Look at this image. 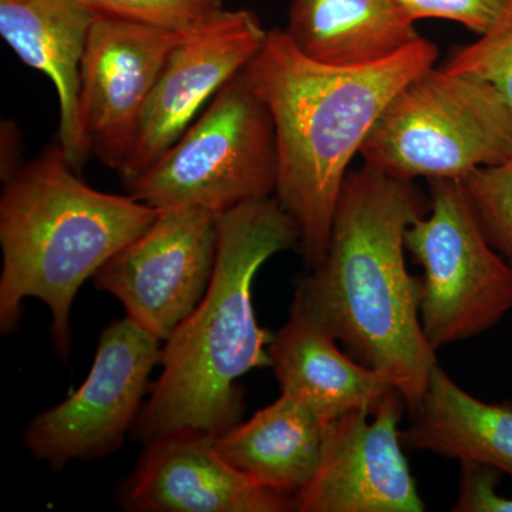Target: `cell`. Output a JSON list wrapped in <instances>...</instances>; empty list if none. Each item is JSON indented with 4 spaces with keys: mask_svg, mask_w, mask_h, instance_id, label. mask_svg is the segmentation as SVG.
Wrapping results in <instances>:
<instances>
[{
    "mask_svg": "<svg viewBox=\"0 0 512 512\" xmlns=\"http://www.w3.org/2000/svg\"><path fill=\"white\" fill-rule=\"evenodd\" d=\"M430 207L414 181L350 170L325 258L295 293L353 359L389 377L412 413L439 363L421 328L420 279L406 266L407 229Z\"/></svg>",
    "mask_w": 512,
    "mask_h": 512,
    "instance_id": "6da1fadb",
    "label": "cell"
},
{
    "mask_svg": "<svg viewBox=\"0 0 512 512\" xmlns=\"http://www.w3.org/2000/svg\"><path fill=\"white\" fill-rule=\"evenodd\" d=\"M439 49L421 39L382 62L336 67L302 55L284 29H271L244 69L274 119L275 198L296 222L299 249L315 269L350 163L384 109L414 77L436 66Z\"/></svg>",
    "mask_w": 512,
    "mask_h": 512,
    "instance_id": "7a4b0ae2",
    "label": "cell"
},
{
    "mask_svg": "<svg viewBox=\"0 0 512 512\" xmlns=\"http://www.w3.org/2000/svg\"><path fill=\"white\" fill-rule=\"evenodd\" d=\"M299 245V229L275 197L245 202L218 215V254L200 305L165 340L163 372L134 424L141 443L197 431L218 436L241 421L237 380L271 367L274 336L252 305L256 272L278 252Z\"/></svg>",
    "mask_w": 512,
    "mask_h": 512,
    "instance_id": "3957f363",
    "label": "cell"
},
{
    "mask_svg": "<svg viewBox=\"0 0 512 512\" xmlns=\"http://www.w3.org/2000/svg\"><path fill=\"white\" fill-rule=\"evenodd\" d=\"M0 198V330L16 332L22 302L36 298L52 315L63 359L72 345L70 311L87 279L134 241L158 211L133 197L106 194L80 180L59 143L6 181Z\"/></svg>",
    "mask_w": 512,
    "mask_h": 512,
    "instance_id": "277c9868",
    "label": "cell"
},
{
    "mask_svg": "<svg viewBox=\"0 0 512 512\" xmlns=\"http://www.w3.org/2000/svg\"><path fill=\"white\" fill-rule=\"evenodd\" d=\"M359 156L399 180H463L512 157V110L490 83L433 66L400 90Z\"/></svg>",
    "mask_w": 512,
    "mask_h": 512,
    "instance_id": "5b68a950",
    "label": "cell"
},
{
    "mask_svg": "<svg viewBox=\"0 0 512 512\" xmlns=\"http://www.w3.org/2000/svg\"><path fill=\"white\" fill-rule=\"evenodd\" d=\"M276 184L274 119L242 70L163 156L124 187L157 211L195 207L222 214L275 197Z\"/></svg>",
    "mask_w": 512,
    "mask_h": 512,
    "instance_id": "8992f818",
    "label": "cell"
},
{
    "mask_svg": "<svg viewBox=\"0 0 512 512\" xmlns=\"http://www.w3.org/2000/svg\"><path fill=\"white\" fill-rule=\"evenodd\" d=\"M430 211L406 232L423 268L421 328L431 348L476 338L512 311V266L488 242L460 180L429 181Z\"/></svg>",
    "mask_w": 512,
    "mask_h": 512,
    "instance_id": "52a82bcc",
    "label": "cell"
},
{
    "mask_svg": "<svg viewBox=\"0 0 512 512\" xmlns=\"http://www.w3.org/2000/svg\"><path fill=\"white\" fill-rule=\"evenodd\" d=\"M161 352L160 340L127 316L107 325L82 386L30 421L23 439L33 457L60 471L72 460H94L120 448L140 416Z\"/></svg>",
    "mask_w": 512,
    "mask_h": 512,
    "instance_id": "ba28073f",
    "label": "cell"
},
{
    "mask_svg": "<svg viewBox=\"0 0 512 512\" xmlns=\"http://www.w3.org/2000/svg\"><path fill=\"white\" fill-rule=\"evenodd\" d=\"M218 215L195 207L158 211L143 234L101 266L94 286L116 296L127 318L165 342L210 288Z\"/></svg>",
    "mask_w": 512,
    "mask_h": 512,
    "instance_id": "9c48e42d",
    "label": "cell"
},
{
    "mask_svg": "<svg viewBox=\"0 0 512 512\" xmlns=\"http://www.w3.org/2000/svg\"><path fill=\"white\" fill-rule=\"evenodd\" d=\"M188 32L96 16L80 66V119L89 156L119 173L161 70Z\"/></svg>",
    "mask_w": 512,
    "mask_h": 512,
    "instance_id": "30bf717a",
    "label": "cell"
},
{
    "mask_svg": "<svg viewBox=\"0 0 512 512\" xmlns=\"http://www.w3.org/2000/svg\"><path fill=\"white\" fill-rule=\"evenodd\" d=\"M402 394L359 407L325 424L311 483L296 495L299 512H421L416 480L400 439Z\"/></svg>",
    "mask_w": 512,
    "mask_h": 512,
    "instance_id": "8fae6325",
    "label": "cell"
},
{
    "mask_svg": "<svg viewBox=\"0 0 512 512\" xmlns=\"http://www.w3.org/2000/svg\"><path fill=\"white\" fill-rule=\"evenodd\" d=\"M268 30L248 9L225 10L190 30L168 56L123 167V183L163 156L261 50Z\"/></svg>",
    "mask_w": 512,
    "mask_h": 512,
    "instance_id": "7c38bea8",
    "label": "cell"
},
{
    "mask_svg": "<svg viewBox=\"0 0 512 512\" xmlns=\"http://www.w3.org/2000/svg\"><path fill=\"white\" fill-rule=\"evenodd\" d=\"M120 495L126 510L138 512L298 511L296 495L259 484L197 431L146 444Z\"/></svg>",
    "mask_w": 512,
    "mask_h": 512,
    "instance_id": "4fadbf2b",
    "label": "cell"
},
{
    "mask_svg": "<svg viewBox=\"0 0 512 512\" xmlns=\"http://www.w3.org/2000/svg\"><path fill=\"white\" fill-rule=\"evenodd\" d=\"M332 330L293 298L291 315L268 352L282 393L305 403L323 423L359 407H376L394 389L389 377L336 345Z\"/></svg>",
    "mask_w": 512,
    "mask_h": 512,
    "instance_id": "5bb4252c",
    "label": "cell"
},
{
    "mask_svg": "<svg viewBox=\"0 0 512 512\" xmlns=\"http://www.w3.org/2000/svg\"><path fill=\"white\" fill-rule=\"evenodd\" d=\"M94 19L79 0H0L3 40L20 62L55 86L59 144L77 173L89 158L80 119V66Z\"/></svg>",
    "mask_w": 512,
    "mask_h": 512,
    "instance_id": "9a60e30c",
    "label": "cell"
},
{
    "mask_svg": "<svg viewBox=\"0 0 512 512\" xmlns=\"http://www.w3.org/2000/svg\"><path fill=\"white\" fill-rule=\"evenodd\" d=\"M400 0H291L285 33L322 64L369 66L421 39Z\"/></svg>",
    "mask_w": 512,
    "mask_h": 512,
    "instance_id": "2e32d148",
    "label": "cell"
},
{
    "mask_svg": "<svg viewBox=\"0 0 512 512\" xmlns=\"http://www.w3.org/2000/svg\"><path fill=\"white\" fill-rule=\"evenodd\" d=\"M323 434L325 423L301 400L282 393L245 423L212 436V444L259 484L298 495L318 470Z\"/></svg>",
    "mask_w": 512,
    "mask_h": 512,
    "instance_id": "e0dca14e",
    "label": "cell"
},
{
    "mask_svg": "<svg viewBox=\"0 0 512 512\" xmlns=\"http://www.w3.org/2000/svg\"><path fill=\"white\" fill-rule=\"evenodd\" d=\"M413 416L400 431L404 448L488 464L512 478V402L476 399L437 363Z\"/></svg>",
    "mask_w": 512,
    "mask_h": 512,
    "instance_id": "ac0fdd59",
    "label": "cell"
},
{
    "mask_svg": "<svg viewBox=\"0 0 512 512\" xmlns=\"http://www.w3.org/2000/svg\"><path fill=\"white\" fill-rule=\"evenodd\" d=\"M460 181L488 242L512 266V157Z\"/></svg>",
    "mask_w": 512,
    "mask_h": 512,
    "instance_id": "d6986e66",
    "label": "cell"
},
{
    "mask_svg": "<svg viewBox=\"0 0 512 512\" xmlns=\"http://www.w3.org/2000/svg\"><path fill=\"white\" fill-rule=\"evenodd\" d=\"M444 67L490 83L512 110V9L476 42L457 49Z\"/></svg>",
    "mask_w": 512,
    "mask_h": 512,
    "instance_id": "ffe728a7",
    "label": "cell"
},
{
    "mask_svg": "<svg viewBox=\"0 0 512 512\" xmlns=\"http://www.w3.org/2000/svg\"><path fill=\"white\" fill-rule=\"evenodd\" d=\"M96 16L150 23L161 28L191 30L224 9L221 0H79Z\"/></svg>",
    "mask_w": 512,
    "mask_h": 512,
    "instance_id": "44dd1931",
    "label": "cell"
},
{
    "mask_svg": "<svg viewBox=\"0 0 512 512\" xmlns=\"http://www.w3.org/2000/svg\"><path fill=\"white\" fill-rule=\"evenodd\" d=\"M414 19H446L481 35L512 9V0H400Z\"/></svg>",
    "mask_w": 512,
    "mask_h": 512,
    "instance_id": "7402d4cb",
    "label": "cell"
},
{
    "mask_svg": "<svg viewBox=\"0 0 512 512\" xmlns=\"http://www.w3.org/2000/svg\"><path fill=\"white\" fill-rule=\"evenodd\" d=\"M454 512H512V498L498 493L504 474L488 464L463 461Z\"/></svg>",
    "mask_w": 512,
    "mask_h": 512,
    "instance_id": "603a6c76",
    "label": "cell"
},
{
    "mask_svg": "<svg viewBox=\"0 0 512 512\" xmlns=\"http://www.w3.org/2000/svg\"><path fill=\"white\" fill-rule=\"evenodd\" d=\"M0 177L3 183L10 180L22 168V136L13 121L3 120L0 128Z\"/></svg>",
    "mask_w": 512,
    "mask_h": 512,
    "instance_id": "cb8c5ba5",
    "label": "cell"
}]
</instances>
